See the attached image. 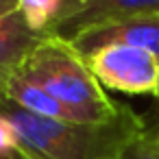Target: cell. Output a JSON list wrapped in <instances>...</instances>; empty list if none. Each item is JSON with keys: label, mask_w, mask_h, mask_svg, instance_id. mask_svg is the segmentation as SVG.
I'll list each match as a JSON object with an SVG mask.
<instances>
[{"label": "cell", "mask_w": 159, "mask_h": 159, "mask_svg": "<svg viewBox=\"0 0 159 159\" xmlns=\"http://www.w3.org/2000/svg\"><path fill=\"white\" fill-rule=\"evenodd\" d=\"M46 35L33 31L20 11L0 18V100H5L9 81L22 70L31 52Z\"/></svg>", "instance_id": "cell-6"}, {"label": "cell", "mask_w": 159, "mask_h": 159, "mask_svg": "<svg viewBox=\"0 0 159 159\" xmlns=\"http://www.w3.org/2000/svg\"><path fill=\"white\" fill-rule=\"evenodd\" d=\"M18 148H20V142H18L13 129L9 126V122L2 116H0V159H5L7 155H11Z\"/></svg>", "instance_id": "cell-10"}, {"label": "cell", "mask_w": 159, "mask_h": 159, "mask_svg": "<svg viewBox=\"0 0 159 159\" xmlns=\"http://www.w3.org/2000/svg\"><path fill=\"white\" fill-rule=\"evenodd\" d=\"M7 100L16 102L18 107L39 116V118H52V120H66V122H81L66 105H61L52 94H48L37 83L29 81L20 72L9 81L7 85Z\"/></svg>", "instance_id": "cell-7"}, {"label": "cell", "mask_w": 159, "mask_h": 159, "mask_svg": "<svg viewBox=\"0 0 159 159\" xmlns=\"http://www.w3.org/2000/svg\"><path fill=\"white\" fill-rule=\"evenodd\" d=\"M20 11V0H0V18Z\"/></svg>", "instance_id": "cell-11"}, {"label": "cell", "mask_w": 159, "mask_h": 159, "mask_svg": "<svg viewBox=\"0 0 159 159\" xmlns=\"http://www.w3.org/2000/svg\"><path fill=\"white\" fill-rule=\"evenodd\" d=\"M5 159H35V157H33V155H29V152H26V150H24V148L20 146L18 150H13L11 155H7Z\"/></svg>", "instance_id": "cell-13"}, {"label": "cell", "mask_w": 159, "mask_h": 159, "mask_svg": "<svg viewBox=\"0 0 159 159\" xmlns=\"http://www.w3.org/2000/svg\"><path fill=\"white\" fill-rule=\"evenodd\" d=\"M155 98H157V100H159V87H157V94H155ZM155 131H157V133H159V124H157V126H155Z\"/></svg>", "instance_id": "cell-15"}, {"label": "cell", "mask_w": 159, "mask_h": 159, "mask_svg": "<svg viewBox=\"0 0 159 159\" xmlns=\"http://www.w3.org/2000/svg\"><path fill=\"white\" fill-rule=\"evenodd\" d=\"M150 133H152V137H155V144H157V148H159V133H157V131H155V129H152V131H150Z\"/></svg>", "instance_id": "cell-14"}, {"label": "cell", "mask_w": 159, "mask_h": 159, "mask_svg": "<svg viewBox=\"0 0 159 159\" xmlns=\"http://www.w3.org/2000/svg\"><path fill=\"white\" fill-rule=\"evenodd\" d=\"M81 2H85V0H66V7H63V13H61V18H59V20H63L68 13H72ZM59 20H57V22H59ZM52 29H55V26H52Z\"/></svg>", "instance_id": "cell-12"}, {"label": "cell", "mask_w": 159, "mask_h": 159, "mask_svg": "<svg viewBox=\"0 0 159 159\" xmlns=\"http://www.w3.org/2000/svg\"><path fill=\"white\" fill-rule=\"evenodd\" d=\"M66 0H20V13L29 26L42 35H50L52 26L61 18Z\"/></svg>", "instance_id": "cell-8"}, {"label": "cell", "mask_w": 159, "mask_h": 159, "mask_svg": "<svg viewBox=\"0 0 159 159\" xmlns=\"http://www.w3.org/2000/svg\"><path fill=\"white\" fill-rule=\"evenodd\" d=\"M22 76L44 87L81 122L116 120L126 105H116L92 74L87 61L70 42L46 35L20 70Z\"/></svg>", "instance_id": "cell-2"}, {"label": "cell", "mask_w": 159, "mask_h": 159, "mask_svg": "<svg viewBox=\"0 0 159 159\" xmlns=\"http://www.w3.org/2000/svg\"><path fill=\"white\" fill-rule=\"evenodd\" d=\"M70 44L83 59L105 46H133L159 57V13L133 16L87 29L70 39Z\"/></svg>", "instance_id": "cell-4"}, {"label": "cell", "mask_w": 159, "mask_h": 159, "mask_svg": "<svg viewBox=\"0 0 159 159\" xmlns=\"http://www.w3.org/2000/svg\"><path fill=\"white\" fill-rule=\"evenodd\" d=\"M113 159H159V148L155 144V137L150 131L139 135L135 142H131L118 157Z\"/></svg>", "instance_id": "cell-9"}, {"label": "cell", "mask_w": 159, "mask_h": 159, "mask_svg": "<svg viewBox=\"0 0 159 159\" xmlns=\"http://www.w3.org/2000/svg\"><path fill=\"white\" fill-rule=\"evenodd\" d=\"M159 13V0H85L72 13L55 24L50 35H57L66 42L74 39L79 33L133 16Z\"/></svg>", "instance_id": "cell-5"}, {"label": "cell", "mask_w": 159, "mask_h": 159, "mask_svg": "<svg viewBox=\"0 0 159 159\" xmlns=\"http://www.w3.org/2000/svg\"><path fill=\"white\" fill-rule=\"evenodd\" d=\"M0 116L35 159H113L146 133L144 120L131 107L109 122H66L39 118L5 98Z\"/></svg>", "instance_id": "cell-1"}, {"label": "cell", "mask_w": 159, "mask_h": 159, "mask_svg": "<svg viewBox=\"0 0 159 159\" xmlns=\"http://www.w3.org/2000/svg\"><path fill=\"white\" fill-rule=\"evenodd\" d=\"M102 87L124 94H157L159 57L133 46H105L85 57Z\"/></svg>", "instance_id": "cell-3"}]
</instances>
